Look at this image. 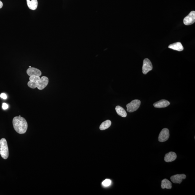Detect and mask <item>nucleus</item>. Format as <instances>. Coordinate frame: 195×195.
I'll use <instances>...</instances> for the list:
<instances>
[{
	"instance_id": "nucleus-1",
	"label": "nucleus",
	"mask_w": 195,
	"mask_h": 195,
	"mask_svg": "<svg viewBox=\"0 0 195 195\" xmlns=\"http://www.w3.org/2000/svg\"><path fill=\"white\" fill-rule=\"evenodd\" d=\"M29 81L28 82V85L32 89L37 88L39 90H43L47 86L49 82L48 78L46 76H30Z\"/></svg>"
},
{
	"instance_id": "nucleus-2",
	"label": "nucleus",
	"mask_w": 195,
	"mask_h": 195,
	"mask_svg": "<svg viewBox=\"0 0 195 195\" xmlns=\"http://www.w3.org/2000/svg\"><path fill=\"white\" fill-rule=\"evenodd\" d=\"M14 129L20 134H24L28 129V123L24 118L21 116H16L12 121Z\"/></svg>"
},
{
	"instance_id": "nucleus-3",
	"label": "nucleus",
	"mask_w": 195,
	"mask_h": 195,
	"mask_svg": "<svg viewBox=\"0 0 195 195\" xmlns=\"http://www.w3.org/2000/svg\"><path fill=\"white\" fill-rule=\"evenodd\" d=\"M0 154L1 157L7 159L9 156V150L7 141L3 138L0 140Z\"/></svg>"
},
{
	"instance_id": "nucleus-4",
	"label": "nucleus",
	"mask_w": 195,
	"mask_h": 195,
	"mask_svg": "<svg viewBox=\"0 0 195 195\" xmlns=\"http://www.w3.org/2000/svg\"><path fill=\"white\" fill-rule=\"evenodd\" d=\"M140 100H133L126 105L127 108V111L128 112H134L138 109L140 106Z\"/></svg>"
},
{
	"instance_id": "nucleus-5",
	"label": "nucleus",
	"mask_w": 195,
	"mask_h": 195,
	"mask_svg": "<svg viewBox=\"0 0 195 195\" xmlns=\"http://www.w3.org/2000/svg\"><path fill=\"white\" fill-rule=\"evenodd\" d=\"M153 65L149 59H145L143 60L142 71L143 74L146 75L153 70Z\"/></svg>"
},
{
	"instance_id": "nucleus-6",
	"label": "nucleus",
	"mask_w": 195,
	"mask_h": 195,
	"mask_svg": "<svg viewBox=\"0 0 195 195\" xmlns=\"http://www.w3.org/2000/svg\"><path fill=\"white\" fill-rule=\"evenodd\" d=\"M195 22V12L192 11L184 19L183 23L185 25H189L194 24Z\"/></svg>"
},
{
	"instance_id": "nucleus-7",
	"label": "nucleus",
	"mask_w": 195,
	"mask_h": 195,
	"mask_svg": "<svg viewBox=\"0 0 195 195\" xmlns=\"http://www.w3.org/2000/svg\"><path fill=\"white\" fill-rule=\"evenodd\" d=\"M169 137V131L167 128L163 129L158 137V141L160 142H164L168 140Z\"/></svg>"
},
{
	"instance_id": "nucleus-8",
	"label": "nucleus",
	"mask_w": 195,
	"mask_h": 195,
	"mask_svg": "<svg viewBox=\"0 0 195 195\" xmlns=\"http://www.w3.org/2000/svg\"><path fill=\"white\" fill-rule=\"evenodd\" d=\"M186 178V176L185 174H177L172 176L171 177V180L173 183L175 184H179L181 183L183 180Z\"/></svg>"
},
{
	"instance_id": "nucleus-9",
	"label": "nucleus",
	"mask_w": 195,
	"mask_h": 195,
	"mask_svg": "<svg viewBox=\"0 0 195 195\" xmlns=\"http://www.w3.org/2000/svg\"><path fill=\"white\" fill-rule=\"evenodd\" d=\"M27 74L29 76H40L42 72L40 70L38 69L31 67L28 69L27 71Z\"/></svg>"
},
{
	"instance_id": "nucleus-10",
	"label": "nucleus",
	"mask_w": 195,
	"mask_h": 195,
	"mask_svg": "<svg viewBox=\"0 0 195 195\" xmlns=\"http://www.w3.org/2000/svg\"><path fill=\"white\" fill-rule=\"evenodd\" d=\"M170 103L168 100H162L154 103L153 105L155 108H165L170 105Z\"/></svg>"
},
{
	"instance_id": "nucleus-11",
	"label": "nucleus",
	"mask_w": 195,
	"mask_h": 195,
	"mask_svg": "<svg viewBox=\"0 0 195 195\" xmlns=\"http://www.w3.org/2000/svg\"><path fill=\"white\" fill-rule=\"evenodd\" d=\"M177 157L176 154L173 152H170L165 155L164 160L166 162H171L175 160Z\"/></svg>"
},
{
	"instance_id": "nucleus-12",
	"label": "nucleus",
	"mask_w": 195,
	"mask_h": 195,
	"mask_svg": "<svg viewBox=\"0 0 195 195\" xmlns=\"http://www.w3.org/2000/svg\"><path fill=\"white\" fill-rule=\"evenodd\" d=\"M169 49H172L173 50L181 52L183 50L184 47L181 43L177 42L170 44L168 46Z\"/></svg>"
},
{
	"instance_id": "nucleus-13",
	"label": "nucleus",
	"mask_w": 195,
	"mask_h": 195,
	"mask_svg": "<svg viewBox=\"0 0 195 195\" xmlns=\"http://www.w3.org/2000/svg\"><path fill=\"white\" fill-rule=\"evenodd\" d=\"M27 5L31 10H35L37 9L38 6L37 0H27Z\"/></svg>"
},
{
	"instance_id": "nucleus-14",
	"label": "nucleus",
	"mask_w": 195,
	"mask_h": 195,
	"mask_svg": "<svg viewBox=\"0 0 195 195\" xmlns=\"http://www.w3.org/2000/svg\"><path fill=\"white\" fill-rule=\"evenodd\" d=\"M172 183L167 179H164L161 181V188L163 189H171L172 188Z\"/></svg>"
},
{
	"instance_id": "nucleus-15",
	"label": "nucleus",
	"mask_w": 195,
	"mask_h": 195,
	"mask_svg": "<svg viewBox=\"0 0 195 195\" xmlns=\"http://www.w3.org/2000/svg\"><path fill=\"white\" fill-rule=\"evenodd\" d=\"M115 110L117 113L119 115L124 118L127 116V113L122 107L118 105L116 107Z\"/></svg>"
},
{
	"instance_id": "nucleus-16",
	"label": "nucleus",
	"mask_w": 195,
	"mask_h": 195,
	"mask_svg": "<svg viewBox=\"0 0 195 195\" xmlns=\"http://www.w3.org/2000/svg\"><path fill=\"white\" fill-rule=\"evenodd\" d=\"M111 122L110 120H107L102 123L100 125V130H105L108 129L111 125Z\"/></svg>"
},
{
	"instance_id": "nucleus-17",
	"label": "nucleus",
	"mask_w": 195,
	"mask_h": 195,
	"mask_svg": "<svg viewBox=\"0 0 195 195\" xmlns=\"http://www.w3.org/2000/svg\"><path fill=\"white\" fill-rule=\"evenodd\" d=\"M111 183V181L109 179H105L102 182V184L103 186L108 187L109 186Z\"/></svg>"
},
{
	"instance_id": "nucleus-18",
	"label": "nucleus",
	"mask_w": 195,
	"mask_h": 195,
	"mask_svg": "<svg viewBox=\"0 0 195 195\" xmlns=\"http://www.w3.org/2000/svg\"><path fill=\"white\" fill-rule=\"evenodd\" d=\"M9 108V105L6 103H3L2 105V108L4 110L7 109Z\"/></svg>"
},
{
	"instance_id": "nucleus-19",
	"label": "nucleus",
	"mask_w": 195,
	"mask_h": 195,
	"mask_svg": "<svg viewBox=\"0 0 195 195\" xmlns=\"http://www.w3.org/2000/svg\"><path fill=\"white\" fill-rule=\"evenodd\" d=\"M1 97V98L4 99V100H6L7 98V96L4 93H1L0 95Z\"/></svg>"
},
{
	"instance_id": "nucleus-20",
	"label": "nucleus",
	"mask_w": 195,
	"mask_h": 195,
	"mask_svg": "<svg viewBox=\"0 0 195 195\" xmlns=\"http://www.w3.org/2000/svg\"><path fill=\"white\" fill-rule=\"evenodd\" d=\"M3 6V4L2 1H0V9H1L2 7Z\"/></svg>"
},
{
	"instance_id": "nucleus-21",
	"label": "nucleus",
	"mask_w": 195,
	"mask_h": 195,
	"mask_svg": "<svg viewBox=\"0 0 195 195\" xmlns=\"http://www.w3.org/2000/svg\"><path fill=\"white\" fill-rule=\"evenodd\" d=\"M31 67H32L31 66H29V68H31Z\"/></svg>"
}]
</instances>
